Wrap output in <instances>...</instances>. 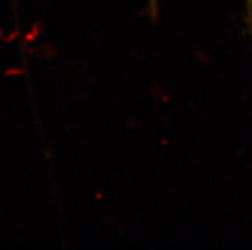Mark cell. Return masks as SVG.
Listing matches in <instances>:
<instances>
[{"mask_svg": "<svg viewBox=\"0 0 252 250\" xmlns=\"http://www.w3.org/2000/svg\"><path fill=\"white\" fill-rule=\"evenodd\" d=\"M245 22L247 31L252 37V0H246V13H245Z\"/></svg>", "mask_w": 252, "mask_h": 250, "instance_id": "obj_1", "label": "cell"}]
</instances>
